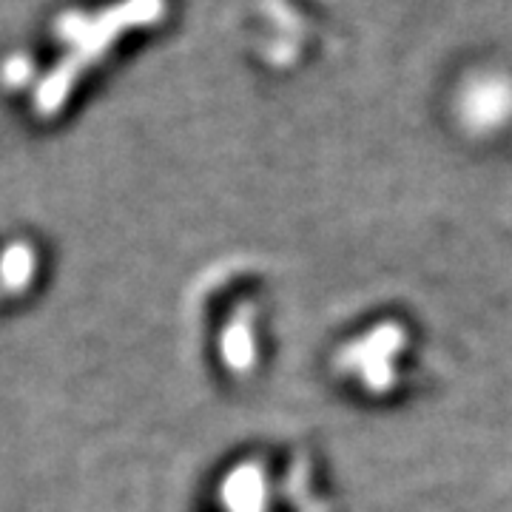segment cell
<instances>
[{
    "instance_id": "6da1fadb",
    "label": "cell",
    "mask_w": 512,
    "mask_h": 512,
    "mask_svg": "<svg viewBox=\"0 0 512 512\" xmlns=\"http://www.w3.org/2000/svg\"><path fill=\"white\" fill-rule=\"evenodd\" d=\"M254 26L262 52L285 55L296 49H311L319 37V6L313 0H256Z\"/></svg>"
}]
</instances>
